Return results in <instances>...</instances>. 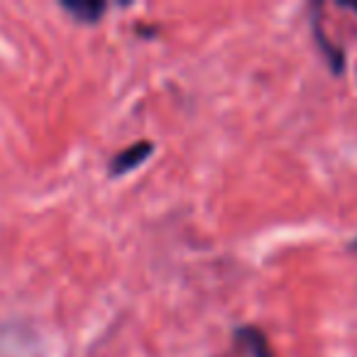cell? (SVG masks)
<instances>
[{
    "instance_id": "obj_1",
    "label": "cell",
    "mask_w": 357,
    "mask_h": 357,
    "mask_svg": "<svg viewBox=\"0 0 357 357\" xmlns=\"http://www.w3.org/2000/svg\"><path fill=\"white\" fill-rule=\"evenodd\" d=\"M152 152H154V144L147 142V139H139V142H135L132 147H128V149H123V152L115 154L113 162H110V174L123 176V174L132 172L135 167H139L142 162H147Z\"/></svg>"
},
{
    "instance_id": "obj_2",
    "label": "cell",
    "mask_w": 357,
    "mask_h": 357,
    "mask_svg": "<svg viewBox=\"0 0 357 357\" xmlns=\"http://www.w3.org/2000/svg\"><path fill=\"white\" fill-rule=\"evenodd\" d=\"M313 35H316V42H318V47H321L323 54H326V59H328V64H331V69L335 71V74H340V71L345 69V54H342L340 47H335L326 37V32H323V25L318 22V17L313 20Z\"/></svg>"
},
{
    "instance_id": "obj_3",
    "label": "cell",
    "mask_w": 357,
    "mask_h": 357,
    "mask_svg": "<svg viewBox=\"0 0 357 357\" xmlns=\"http://www.w3.org/2000/svg\"><path fill=\"white\" fill-rule=\"evenodd\" d=\"M238 340L252 352V357H274V350L269 347V340L259 328H240Z\"/></svg>"
},
{
    "instance_id": "obj_4",
    "label": "cell",
    "mask_w": 357,
    "mask_h": 357,
    "mask_svg": "<svg viewBox=\"0 0 357 357\" xmlns=\"http://www.w3.org/2000/svg\"><path fill=\"white\" fill-rule=\"evenodd\" d=\"M64 10H69L81 22H98L105 13V3H98V0H76L74 3V0H69V3H64Z\"/></svg>"
},
{
    "instance_id": "obj_5",
    "label": "cell",
    "mask_w": 357,
    "mask_h": 357,
    "mask_svg": "<svg viewBox=\"0 0 357 357\" xmlns=\"http://www.w3.org/2000/svg\"><path fill=\"white\" fill-rule=\"evenodd\" d=\"M345 8H347V10H352V13H357V3H345Z\"/></svg>"
},
{
    "instance_id": "obj_6",
    "label": "cell",
    "mask_w": 357,
    "mask_h": 357,
    "mask_svg": "<svg viewBox=\"0 0 357 357\" xmlns=\"http://www.w3.org/2000/svg\"><path fill=\"white\" fill-rule=\"evenodd\" d=\"M352 250H357V240H355V243H352Z\"/></svg>"
}]
</instances>
